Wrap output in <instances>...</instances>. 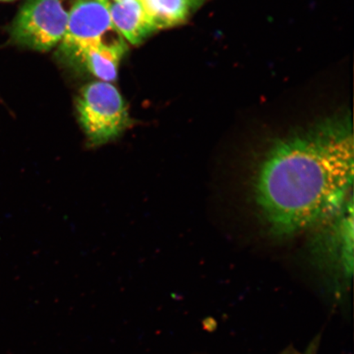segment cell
Returning <instances> with one entry per match:
<instances>
[{"label":"cell","mask_w":354,"mask_h":354,"mask_svg":"<svg viewBox=\"0 0 354 354\" xmlns=\"http://www.w3.org/2000/svg\"><path fill=\"white\" fill-rule=\"evenodd\" d=\"M125 1H128V0H113V2H125Z\"/></svg>","instance_id":"obj_9"},{"label":"cell","mask_w":354,"mask_h":354,"mask_svg":"<svg viewBox=\"0 0 354 354\" xmlns=\"http://www.w3.org/2000/svg\"><path fill=\"white\" fill-rule=\"evenodd\" d=\"M353 137L347 118L283 139L266 154L254 192L263 223L288 237L326 223L353 199Z\"/></svg>","instance_id":"obj_1"},{"label":"cell","mask_w":354,"mask_h":354,"mask_svg":"<svg viewBox=\"0 0 354 354\" xmlns=\"http://www.w3.org/2000/svg\"><path fill=\"white\" fill-rule=\"evenodd\" d=\"M155 28L158 30L178 26L187 19L189 0H140Z\"/></svg>","instance_id":"obj_7"},{"label":"cell","mask_w":354,"mask_h":354,"mask_svg":"<svg viewBox=\"0 0 354 354\" xmlns=\"http://www.w3.org/2000/svg\"><path fill=\"white\" fill-rule=\"evenodd\" d=\"M126 50L124 39L88 47L79 55L75 65L83 66L102 82L111 83L117 79L119 64Z\"/></svg>","instance_id":"obj_6"},{"label":"cell","mask_w":354,"mask_h":354,"mask_svg":"<svg viewBox=\"0 0 354 354\" xmlns=\"http://www.w3.org/2000/svg\"><path fill=\"white\" fill-rule=\"evenodd\" d=\"M203 0H189L190 4H192V7L196 6L198 4L202 3Z\"/></svg>","instance_id":"obj_8"},{"label":"cell","mask_w":354,"mask_h":354,"mask_svg":"<svg viewBox=\"0 0 354 354\" xmlns=\"http://www.w3.org/2000/svg\"><path fill=\"white\" fill-rule=\"evenodd\" d=\"M0 1H10V0H0Z\"/></svg>","instance_id":"obj_10"},{"label":"cell","mask_w":354,"mask_h":354,"mask_svg":"<svg viewBox=\"0 0 354 354\" xmlns=\"http://www.w3.org/2000/svg\"><path fill=\"white\" fill-rule=\"evenodd\" d=\"M68 20L63 0H28L12 22L11 38L30 50L50 51L63 39Z\"/></svg>","instance_id":"obj_4"},{"label":"cell","mask_w":354,"mask_h":354,"mask_svg":"<svg viewBox=\"0 0 354 354\" xmlns=\"http://www.w3.org/2000/svg\"><path fill=\"white\" fill-rule=\"evenodd\" d=\"M109 6V0H75L59 44L62 59L75 64L86 48L124 39L113 24Z\"/></svg>","instance_id":"obj_3"},{"label":"cell","mask_w":354,"mask_h":354,"mask_svg":"<svg viewBox=\"0 0 354 354\" xmlns=\"http://www.w3.org/2000/svg\"><path fill=\"white\" fill-rule=\"evenodd\" d=\"M109 10L115 28L133 46H138L158 30L140 0L110 3Z\"/></svg>","instance_id":"obj_5"},{"label":"cell","mask_w":354,"mask_h":354,"mask_svg":"<svg viewBox=\"0 0 354 354\" xmlns=\"http://www.w3.org/2000/svg\"><path fill=\"white\" fill-rule=\"evenodd\" d=\"M76 106L79 122L91 147L116 140L131 126L125 102L109 82L88 84L80 93Z\"/></svg>","instance_id":"obj_2"}]
</instances>
